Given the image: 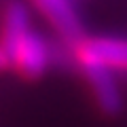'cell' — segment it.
Listing matches in <instances>:
<instances>
[{
	"instance_id": "277c9868",
	"label": "cell",
	"mask_w": 127,
	"mask_h": 127,
	"mask_svg": "<svg viewBox=\"0 0 127 127\" xmlns=\"http://www.w3.org/2000/svg\"><path fill=\"white\" fill-rule=\"evenodd\" d=\"M34 4L45 13L51 26L62 34L64 38L76 42L83 34L81 19L76 17V11L72 9L70 0H34Z\"/></svg>"
},
{
	"instance_id": "7a4b0ae2",
	"label": "cell",
	"mask_w": 127,
	"mask_h": 127,
	"mask_svg": "<svg viewBox=\"0 0 127 127\" xmlns=\"http://www.w3.org/2000/svg\"><path fill=\"white\" fill-rule=\"evenodd\" d=\"M76 57L81 62L102 64L108 70H127V40L121 38H85L78 40Z\"/></svg>"
},
{
	"instance_id": "5b68a950",
	"label": "cell",
	"mask_w": 127,
	"mask_h": 127,
	"mask_svg": "<svg viewBox=\"0 0 127 127\" xmlns=\"http://www.w3.org/2000/svg\"><path fill=\"white\" fill-rule=\"evenodd\" d=\"M4 68H6V59L2 55V51H0V70H4Z\"/></svg>"
},
{
	"instance_id": "3957f363",
	"label": "cell",
	"mask_w": 127,
	"mask_h": 127,
	"mask_svg": "<svg viewBox=\"0 0 127 127\" xmlns=\"http://www.w3.org/2000/svg\"><path fill=\"white\" fill-rule=\"evenodd\" d=\"M81 68L85 72V78L95 95V102H97L100 110L108 117L119 114L123 108V102H121V91L117 87V81L112 76V70L93 62H81Z\"/></svg>"
},
{
	"instance_id": "6da1fadb",
	"label": "cell",
	"mask_w": 127,
	"mask_h": 127,
	"mask_svg": "<svg viewBox=\"0 0 127 127\" xmlns=\"http://www.w3.org/2000/svg\"><path fill=\"white\" fill-rule=\"evenodd\" d=\"M0 51L6 59V68H13L23 78H38L49 66V45L30 26L26 4L13 2L4 11L0 32Z\"/></svg>"
}]
</instances>
